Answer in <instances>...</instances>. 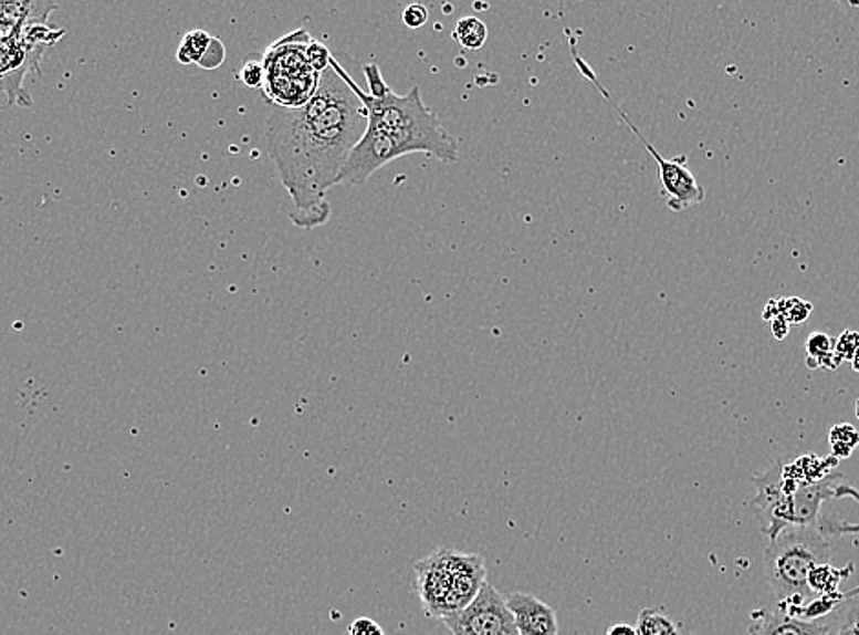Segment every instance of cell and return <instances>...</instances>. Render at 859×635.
Instances as JSON below:
<instances>
[{
  "label": "cell",
  "instance_id": "obj_25",
  "mask_svg": "<svg viewBox=\"0 0 859 635\" xmlns=\"http://www.w3.org/2000/svg\"><path fill=\"white\" fill-rule=\"evenodd\" d=\"M428 21V10L422 4L408 6L407 10L402 11V22L407 24L411 30H419L425 27Z\"/></svg>",
  "mask_w": 859,
  "mask_h": 635
},
{
  "label": "cell",
  "instance_id": "obj_11",
  "mask_svg": "<svg viewBox=\"0 0 859 635\" xmlns=\"http://www.w3.org/2000/svg\"><path fill=\"white\" fill-rule=\"evenodd\" d=\"M520 635H559L558 617L553 606L533 593L514 592L506 597Z\"/></svg>",
  "mask_w": 859,
  "mask_h": 635
},
{
  "label": "cell",
  "instance_id": "obj_17",
  "mask_svg": "<svg viewBox=\"0 0 859 635\" xmlns=\"http://www.w3.org/2000/svg\"><path fill=\"white\" fill-rule=\"evenodd\" d=\"M637 635H680L679 626L657 608H646L638 614Z\"/></svg>",
  "mask_w": 859,
  "mask_h": 635
},
{
  "label": "cell",
  "instance_id": "obj_8",
  "mask_svg": "<svg viewBox=\"0 0 859 635\" xmlns=\"http://www.w3.org/2000/svg\"><path fill=\"white\" fill-rule=\"evenodd\" d=\"M44 50L30 43L22 30L0 35V92H4L10 105H32V96H28L22 83L27 74L39 72Z\"/></svg>",
  "mask_w": 859,
  "mask_h": 635
},
{
  "label": "cell",
  "instance_id": "obj_2",
  "mask_svg": "<svg viewBox=\"0 0 859 635\" xmlns=\"http://www.w3.org/2000/svg\"><path fill=\"white\" fill-rule=\"evenodd\" d=\"M335 72L348 81L355 94L368 111V127L363 139L349 154L348 164L341 175V184L363 186L377 170L408 154L425 153L443 164L459 162V145L439 117L422 103L419 86L405 96H397L386 85L380 69L375 63L364 64V77L368 92H364L338 53L329 61Z\"/></svg>",
  "mask_w": 859,
  "mask_h": 635
},
{
  "label": "cell",
  "instance_id": "obj_31",
  "mask_svg": "<svg viewBox=\"0 0 859 635\" xmlns=\"http://www.w3.org/2000/svg\"><path fill=\"white\" fill-rule=\"evenodd\" d=\"M856 416H858V419H859V397H858V402H856Z\"/></svg>",
  "mask_w": 859,
  "mask_h": 635
},
{
  "label": "cell",
  "instance_id": "obj_15",
  "mask_svg": "<svg viewBox=\"0 0 859 635\" xmlns=\"http://www.w3.org/2000/svg\"><path fill=\"white\" fill-rule=\"evenodd\" d=\"M214 39L217 38H212L211 33L203 32V30H192L185 35L176 58L181 64H201L207 52L211 50Z\"/></svg>",
  "mask_w": 859,
  "mask_h": 635
},
{
  "label": "cell",
  "instance_id": "obj_6",
  "mask_svg": "<svg viewBox=\"0 0 859 635\" xmlns=\"http://www.w3.org/2000/svg\"><path fill=\"white\" fill-rule=\"evenodd\" d=\"M565 33H567V38H569L570 58H573V63L576 64V69L580 70V74L584 75L587 81H590V83L598 89L601 96L606 97V100L611 103L612 108L618 112V116L622 117V122L633 131L635 136L642 142L646 150L653 156L654 162L659 165L660 184H662V195L666 196V206H668V209L675 212H682L685 211V209H690V207L701 206L702 201L706 200V191H704V187L696 181L695 175H693L690 167H688V158H685V156L664 158L653 145L649 144L648 139L643 138V134L638 131L637 125L629 119L628 112L624 111L622 106L618 105L617 101L612 100L611 94L606 91V86L601 85L598 77H596L595 72L590 70L589 64L582 58L580 52H578V46H576L578 41H576L573 30H570V28H565Z\"/></svg>",
  "mask_w": 859,
  "mask_h": 635
},
{
  "label": "cell",
  "instance_id": "obj_19",
  "mask_svg": "<svg viewBox=\"0 0 859 635\" xmlns=\"http://www.w3.org/2000/svg\"><path fill=\"white\" fill-rule=\"evenodd\" d=\"M855 498L856 502H859V491L852 488L850 483H839L836 491H834V498ZM823 531L825 535H859V522H847V520H823Z\"/></svg>",
  "mask_w": 859,
  "mask_h": 635
},
{
  "label": "cell",
  "instance_id": "obj_27",
  "mask_svg": "<svg viewBox=\"0 0 859 635\" xmlns=\"http://www.w3.org/2000/svg\"><path fill=\"white\" fill-rule=\"evenodd\" d=\"M769 329H772V334L775 335V340L783 341L785 340L786 335H788L790 324H786L783 319H775V321L769 323Z\"/></svg>",
  "mask_w": 859,
  "mask_h": 635
},
{
  "label": "cell",
  "instance_id": "obj_1",
  "mask_svg": "<svg viewBox=\"0 0 859 635\" xmlns=\"http://www.w3.org/2000/svg\"><path fill=\"white\" fill-rule=\"evenodd\" d=\"M368 127V111L348 81L329 66L322 72L315 96L301 108H274L268 122V145L280 180L290 192L301 228L329 218L326 192L341 184L349 154Z\"/></svg>",
  "mask_w": 859,
  "mask_h": 635
},
{
  "label": "cell",
  "instance_id": "obj_20",
  "mask_svg": "<svg viewBox=\"0 0 859 635\" xmlns=\"http://www.w3.org/2000/svg\"><path fill=\"white\" fill-rule=\"evenodd\" d=\"M777 319H783L786 324H803L813 315L814 306L808 301H803L799 296H785L775 301Z\"/></svg>",
  "mask_w": 859,
  "mask_h": 635
},
{
  "label": "cell",
  "instance_id": "obj_5",
  "mask_svg": "<svg viewBox=\"0 0 859 635\" xmlns=\"http://www.w3.org/2000/svg\"><path fill=\"white\" fill-rule=\"evenodd\" d=\"M312 43V35L301 28L265 50L262 91L274 108H301L315 96L321 74L307 58Z\"/></svg>",
  "mask_w": 859,
  "mask_h": 635
},
{
  "label": "cell",
  "instance_id": "obj_28",
  "mask_svg": "<svg viewBox=\"0 0 859 635\" xmlns=\"http://www.w3.org/2000/svg\"><path fill=\"white\" fill-rule=\"evenodd\" d=\"M839 8L850 17V21L855 22L859 28V0L858 2H839Z\"/></svg>",
  "mask_w": 859,
  "mask_h": 635
},
{
  "label": "cell",
  "instance_id": "obj_22",
  "mask_svg": "<svg viewBox=\"0 0 859 635\" xmlns=\"http://www.w3.org/2000/svg\"><path fill=\"white\" fill-rule=\"evenodd\" d=\"M839 625L836 635H859V601L847 598L838 608Z\"/></svg>",
  "mask_w": 859,
  "mask_h": 635
},
{
  "label": "cell",
  "instance_id": "obj_9",
  "mask_svg": "<svg viewBox=\"0 0 859 635\" xmlns=\"http://www.w3.org/2000/svg\"><path fill=\"white\" fill-rule=\"evenodd\" d=\"M416 592L430 620H443L447 601L452 593V573L447 561V548L416 564Z\"/></svg>",
  "mask_w": 859,
  "mask_h": 635
},
{
  "label": "cell",
  "instance_id": "obj_24",
  "mask_svg": "<svg viewBox=\"0 0 859 635\" xmlns=\"http://www.w3.org/2000/svg\"><path fill=\"white\" fill-rule=\"evenodd\" d=\"M332 55L333 53L327 50L326 44L318 43V41H313L312 46L307 50V58H310L313 69L317 70L318 74L329 69Z\"/></svg>",
  "mask_w": 859,
  "mask_h": 635
},
{
  "label": "cell",
  "instance_id": "obj_16",
  "mask_svg": "<svg viewBox=\"0 0 859 635\" xmlns=\"http://www.w3.org/2000/svg\"><path fill=\"white\" fill-rule=\"evenodd\" d=\"M849 573H844L838 568H834L832 564H821V566L814 568L810 575H808V587L816 597H823V595H834L838 592L839 584L844 583V579Z\"/></svg>",
  "mask_w": 859,
  "mask_h": 635
},
{
  "label": "cell",
  "instance_id": "obj_18",
  "mask_svg": "<svg viewBox=\"0 0 859 635\" xmlns=\"http://www.w3.org/2000/svg\"><path fill=\"white\" fill-rule=\"evenodd\" d=\"M828 441L832 447L834 458H849L859 447V433L855 425H834L828 433Z\"/></svg>",
  "mask_w": 859,
  "mask_h": 635
},
{
  "label": "cell",
  "instance_id": "obj_14",
  "mask_svg": "<svg viewBox=\"0 0 859 635\" xmlns=\"http://www.w3.org/2000/svg\"><path fill=\"white\" fill-rule=\"evenodd\" d=\"M486 38H489V28L478 17H463L453 28V39L464 50H480L486 43Z\"/></svg>",
  "mask_w": 859,
  "mask_h": 635
},
{
  "label": "cell",
  "instance_id": "obj_13",
  "mask_svg": "<svg viewBox=\"0 0 859 635\" xmlns=\"http://www.w3.org/2000/svg\"><path fill=\"white\" fill-rule=\"evenodd\" d=\"M836 341L823 332H814L807 340V365L808 368H825V371H836L844 361L834 352Z\"/></svg>",
  "mask_w": 859,
  "mask_h": 635
},
{
  "label": "cell",
  "instance_id": "obj_7",
  "mask_svg": "<svg viewBox=\"0 0 859 635\" xmlns=\"http://www.w3.org/2000/svg\"><path fill=\"white\" fill-rule=\"evenodd\" d=\"M443 623L452 635H520L506 598L489 581L467 608Z\"/></svg>",
  "mask_w": 859,
  "mask_h": 635
},
{
  "label": "cell",
  "instance_id": "obj_4",
  "mask_svg": "<svg viewBox=\"0 0 859 635\" xmlns=\"http://www.w3.org/2000/svg\"><path fill=\"white\" fill-rule=\"evenodd\" d=\"M830 542L821 525H788L769 540L765 550V575L777 606L796 617L817 598L808 587L814 568L830 564Z\"/></svg>",
  "mask_w": 859,
  "mask_h": 635
},
{
  "label": "cell",
  "instance_id": "obj_23",
  "mask_svg": "<svg viewBox=\"0 0 859 635\" xmlns=\"http://www.w3.org/2000/svg\"><path fill=\"white\" fill-rule=\"evenodd\" d=\"M834 352L841 357V361H852V357L859 352V332L845 330L844 334L839 335V340L836 341Z\"/></svg>",
  "mask_w": 859,
  "mask_h": 635
},
{
  "label": "cell",
  "instance_id": "obj_3",
  "mask_svg": "<svg viewBox=\"0 0 859 635\" xmlns=\"http://www.w3.org/2000/svg\"><path fill=\"white\" fill-rule=\"evenodd\" d=\"M844 482V475L808 482L794 464H775L754 478V503L761 530L772 540L788 525H821L823 502L834 498V491Z\"/></svg>",
  "mask_w": 859,
  "mask_h": 635
},
{
  "label": "cell",
  "instance_id": "obj_21",
  "mask_svg": "<svg viewBox=\"0 0 859 635\" xmlns=\"http://www.w3.org/2000/svg\"><path fill=\"white\" fill-rule=\"evenodd\" d=\"M238 77L248 89H262L264 85V55H249L243 61Z\"/></svg>",
  "mask_w": 859,
  "mask_h": 635
},
{
  "label": "cell",
  "instance_id": "obj_29",
  "mask_svg": "<svg viewBox=\"0 0 859 635\" xmlns=\"http://www.w3.org/2000/svg\"><path fill=\"white\" fill-rule=\"evenodd\" d=\"M606 635H637V628L628 623H618V625L609 626Z\"/></svg>",
  "mask_w": 859,
  "mask_h": 635
},
{
  "label": "cell",
  "instance_id": "obj_30",
  "mask_svg": "<svg viewBox=\"0 0 859 635\" xmlns=\"http://www.w3.org/2000/svg\"><path fill=\"white\" fill-rule=\"evenodd\" d=\"M850 363H852V368H855V372H858L859 374V352L858 354L855 355V357H852V361H850Z\"/></svg>",
  "mask_w": 859,
  "mask_h": 635
},
{
  "label": "cell",
  "instance_id": "obj_12",
  "mask_svg": "<svg viewBox=\"0 0 859 635\" xmlns=\"http://www.w3.org/2000/svg\"><path fill=\"white\" fill-rule=\"evenodd\" d=\"M814 621L799 620L786 614L779 606L752 612L750 635H805L813 628Z\"/></svg>",
  "mask_w": 859,
  "mask_h": 635
},
{
  "label": "cell",
  "instance_id": "obj_10",
  "mask_svg": "<svg viewBox=\"0 0 859 635\" xmlns=\"http://www.w3.org/2000/svg\"><path fill=\"white\" fill-rule=\"evenodd\" d=\"M447 561H449L450 573H452V593L447 601L444 617L467 608L474 601L475 595L480 593L481 586L486 583V568L483 556L447 550Z\"/></svg>",
  "mask_w": 859,
  "mask_h": 635
},
{
  "label": "cell",
  "instance_id": "obj_26",
  "mask_svg": "<svg viewBox=\"0 0 859 635\" xmlns=\"http://www.w3.org/2000/svg\"><path fill=\"white\" fill-rule=\"evenodd\" d=\"M349 635H386L383 626L369 617H357L349 625Z\"/></svg>",
  "mask_w": 859,
  "mask_h": 635
}]
</instances>
